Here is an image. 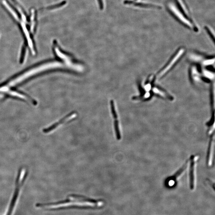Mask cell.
Here are the masks:
<instances>
[{"mask_svg": "<svg viewBox=\"0 0 215 215\" xmlns=\"http://www.w3.org/2000/svg\"><path fill=\"white\" fill-rule=\"evenodd\" d=\"M153 92L154 93L157 95L161 96L165 98H169V99L171 100L172 97L170 96V95L166 93V92L163 90L160 89L158 88L155 87L152 88Z\"/></svg>", "mask_w": 215, "mask_h": 215, "instance_id": "obj_14", "label": "cell"}, {"mask_svg": "<svg viewBox=\"0 0 215 215\" xmlns=\"http://www.w3.org/2000/svg\"><path fill=\"white\" fill-rule=\"evenodd\" d=\"M26 171L25 168H22L18 173L16 182V187L12 198L9 203L5 215H14L17 208L21 188L25 179Z\"/></svg>", "mask_w": 215, "mask_h": 215, "instance_id": "obj_3", "label": "cell"}, {"mask_svg": "<svg viewBox=\"0 0 215 215\" xmlns=\"http://www.w3.org/2000/svg\"><path fill=\"white\" fill-rule=\"evenodd\" d=\"M166 7L170 13L181 24L196 32L198 31L195 22L187 17L173 2L168 1L166 3Z\"/></svg>", "mask_w": 215, "mask_h": 215, "instance_id": "obj_2", "label": "cell"}, {"mask_svg": "<svg viewBox=\"0 0 215 215\" xmlns=\"http://www.w3.org/2000/svg\"><path fill=\"white\" fill-rule=\"evenodd\" d=\"M135 1H137V0H135Z\"/></svg>", "mask_w": 215, "mask_h": 215, "instance_id": "obj_19", "label": "cell"}, {"mask_svg": "<svg viewBox=\"0 0 215 215\" xmlns=\"http://www.w3.org/2000/svg\"><path fill=\"white\" fill-rule=\"evenodd\" d=\"M69 197L78 200H80V201L89 202L90 203L96 204L102 202L101 200L93 199L86 197V196H84L77 195V194H71V195L69 196Z\"/></svg>", "mask_w": 215, "mask_h": 215, "instance_id": "obj_13", "label": "cell"}, {"mask_svg": "<svg viewBox=\"0 0 215 215\" xmlns=\"http://www.w3.org/2000/svg\"><path fill=\"white\" fill-rule=\"evenodd\" d=\"M125 5H133L135 7H140L145 8H158L161 9V7L155 4H148L147 3H139V2H135V1H130V0H125L124 2Z\"/></svg>", "mask_w": 215, "mask_h": 215, "instance_id": "obj_10", "label": "cell"}, {"mask_svg": "<svg viewBox=\"0 0 215 215\" xmlns=\"http://www.w3.org/2000/svg\"><path fill=\"white\" fill-rule=\"evenodd\" d=\"M214 132L211 134L210 139L209 143L207 152V163L209 166H210L212 163L214 151Z\"/></svg>", "mask_w": 215, "mask_h": 215, "instance_id": "obj_9", "label": "cell"}, {"mask_svg": "<svg viewBox=\"0 0 215 215\" xmlns=\"http://www.w3.org/2000/svg\"><path fill=\"white\" fill-rule=\"evenodd\" d=\"M56 56L57 60L48 61L31 68L18 75V77L13 78L3 86H0V92H5L10 89V88L15 86L27 78L42 72L52 70H59L67 72L68 68L67 62L62 58Z\"/></svg>", "mask_w": 215, "mask_h": 215, "instance_id": "obj_1", "label": "cell"}, {"mask_svg": "<svg viewBox=\"0 0 215 215\" xmlns=\"http://www.w3.org/2000/svg\"><path fill=\"white\" fill-rule=\"evenodd\" d=\"M188 160L186 161V162L184 163V165L179 169L177 172H176L171 177H170L168 178V182H171V183H174V182H176L177 179H179V177H181L182 174L184 173V172L186 171V169L188 167Z\"/></svg>", "mask_w": 215, "mask_h": 215, "instance_id": "obj_11", "label": "cell"}, {"mask_svg": "<svg viewBox=\"0 0 215 215\" xmlns=\"http://www.w3.org/2000/svg\"><path fill=\"white\" fill-rule=\"evenodd\" d=\"M66 3H67V1H64L61 2V3H59L56 4V5H53L49 6L47 7L45 9L48 10H51L58 9V8L61 7L62 6L65 5H66Z\"/></svg>", "mask_w": 215, "mask_h": 215, "instance_id": "obj_16", "label": "cell"}, {"mask_svg": "<svg viewBox=\"0 0 215 215\" xmlns=\"http://www.w3.org/2000/svg\"><path fill=\"white\" fill-rule=\"evenodd\" d=\"M205 29H206L208 33L210 35V36L213 39L214 41V34L212 32V29H211L210 27H209L208 26H206Z\"/></svg>", "mask_w": 215, "mask_h": 215, "instance_id": "obj_17", "label": "cell"}, {"mask_svg": "<svg viewBox=\"0 0 215 215\" xmlns=\"http://www.w3.org/2000/svg\"><path fill=\"white\" fill-rule=\"evenodd\" d=\"M101 207L98 206H82L79 205H71L67 206H66L60 207H55L50 208L47 210H69V209H78V210H95L100 209Z\"/></svg>", "mask_w": 215, "mask_h": 215, "instance_id": "obj_8", "label": "cell"}, {"mask_svg": "<svg viewBox=\"0 0 215 215\" xmlns=\"http://www.w3.org/2000/svg\"><path fill=\"white\" fill-rule=\"evenodd\" d=\"M175 1L177 4L178 7L180 9V10L190 19L194 21L189 8L184 0H175Z\"/></svg>", "mask_w": 215, "mask_h": 215, "instance_id": "obj_12", "label": "cell"}, {"mask_svg": "<svg viewBox=\"0 0 215 215\" xmlns=\"http://www.w3.org/2000/svg\"><path fill=\"white\" fill-rule=\"evenodd\" d=\"M5 93L8 94L12 96L16 97L22 98V99L25 100H28V98L24 95L19 93L18 92L15 91V90H11L10 89L8 90Z\"/></svg>", "mask_w": 215, "mask_h": 215, "instance_id": "obj_15", "label": "cell"}, {"mask_svg": "<svg viewBox=\"0 0 215 215\" xmlns=\"http://www.w3.org/2000/svg\"><path fill=\"white\" fill-rule=\"evenodd\" d=\"M110 105L112 116L114 119V127H115L116 137H117V139L119 140L121 139V135L120 128H119L118 115L117 113L115 101L114 100H111L110 102Z\"/></svg>", "mask_w": 215, "mask_h": 215, "instance_id": "obj_5", "label": "cell"}, {"mask_svg": "<svg viewBox=\"0 0 215 215\" xmlns=\"http://www.w3.org/2000/svg\"><path fill=\"white\" fill-rule=\"evenodd\" d=\"M99 8L101 10H102L104 9V4L102 0H98Z\"/></svg>", "mask_w": 215, "mask_h": 215, "instance_id": "obj_18", "label": "cell"}, {"mask_svg": "<svg viewBox=\"0 0 215 215\" xmlns=\"http://www.w3.org/2000/svg\"><path fill=\"white\" fill-rule=\"evenodd\" d=\"M197 157L194 155L190 157V165L189 168L190 187L191 190H193L195 185V167L196 161Z\"/></svg>", "mask_w": 215, "mask_h": 215, "instance_id": "obj_7", "label": "cell"}, {"mask_svg": "<svg viewBox=\"0 0 215 215\" xmlns=\"http://www.w3.org/2000/svg\"><path fill=\"white\" fill-rule=\"evenodd\" d=\"M77 115V113L76 112H71V113H69L68 115L65 116V117H64L63 119H61L60 121H59V122L55 123L53 125L49 127L48 128L44 129L43 131L44 133H50V132H51V131L56 129V128H58L61 124H63V123L67 122L69 120L76 117Z\"/></svg>", "mask_w": 215, "mask_h": 215, "instance_id": "obj_6", "label": "cell"}, {"mask_svg": "<svg viewBox=\"0 0 215 215\" xmlns=\"http://www.w3.org/2000/svg\"><path fill=\"white\" fill-rule=\"evenodd\" d=\"M185 52L184 48H182L177 52V54L175 55L173 58H172L171 60L168 63L167 65L161 71L159 72L157 75V78H159L162 77L164 75H165L167 72H169L170 69H171L173 66L175 65L177 62L181 58L182 55L184 54Z\"/></svg>", "mask_w": 215, "mask_h": 215, "instance_id": "obj_4", "label": "cell"}]
</instances>
